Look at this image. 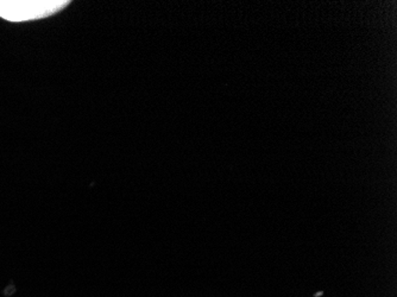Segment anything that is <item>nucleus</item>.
Returning <instances> with one entry per match:
<instances>
[{"label": "nucleus", "mask_w": 397, "mask_h": 297, "mask_svg": "<svg viewBox=\"0 0 397 297\" xmlns=\"http://www.w3.org/2000/svg\"><path fill=\"white\" fill-rule=\"evenodd\" d=\"M69 4L65 0H0V17L10 22L47 19Z\"/></svg>", "instance_id": "nucleus-1"}]
</instances>
